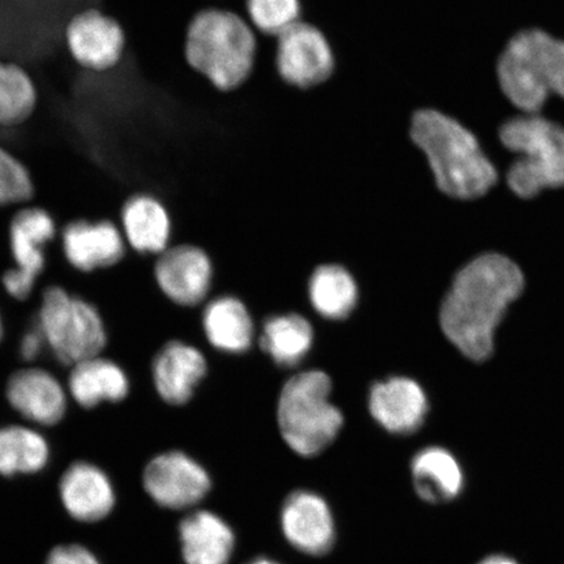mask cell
<instances>
[{"label": "cell", "mask_w": 564, "mask_h": 564, "mask_svg": "<svg viewBox=\"0 0 564 564\" xmlns=\"http://www.w3.org/2000/svg\"><path fill=\"white\" fill-rule=\"evenodd\" d=\"M523 289L524 274L511 259L486 253L471 260L442 303L444 335L471 361H485L492 355L499 323Z\"/></svg>", "instance_id": "cell-1"}, {"label": "cell", "mask_w": 564, "mask_h": 564, "mask_svg": "<svg viewBox=\"0 0 564 564\" xmlns=\"http://www.w3.org/2000/svg\"><path fill=\"white\" fill-rule=\"evenodd\" d=\"M408 135L426 160L435 187L451 199H481L498 185V169L476 133L447 112L415 110Z\"/></svg>", "instance_id": "cell-2"}, {"label": "cell", "mask_w": 564, "mask_h": 564, "mask_svg": "<svg viewBox=\"0 0 564 564\" xmlns=\"http://www.w3.org/2000/svg\"><path fill=\"white\" fill-rule=\"evenodd\" d=\"M183 55L212 88L230 94L243 87L256 69L257 33L239 13L208 7L188 21Z\"/></svg>", "instance_id": "cell-3"}, {"label": "cell", "mask_w": 564, "mask_h": 564, "mask_svg": "<svg viewBox=\"0 0 564 564\" xmlns=\"http://www.w3.org/2000/svg\"><path fill=\"white\" fill-rule=\"evenodd\" d=\"M496 77L520 115H541L550 98L564 101V40L533 26L513 33L498 55Z\"/></svg>", "instance_id": "cell-4"}, {"label": "cell", "mask_w": 564, "mask_h": 564, "mask_svg": "<svg viewBox=\"0 0 564 564\" xmlns=\"http://www.w3.org/2000/svg\"><path fill=\"white\" fill-rule=\"evenodd\" d=\"M497 137L514 160L506 185L519 199L531 200L546 189L564 188V126L542 115L507 118Z\"/></svg>", "instance_id": "cell-5"}, {"label": "cell", "mask_w": 564, "mask_h": 564, "mask_svg": "<svg viewBox=\"0 0 564 564\" xmlns=\"http://www.w3.org/2000/svg\"><path fill=\"white\" fill-rule=\"evenodd\" d=\"M333 380L327 372L295 373L282 387L278 423L282 440L293 453L314 457L333 444L344 426V414L330 403Z\"/></svg>", "instance_id": "cell-6"}, {"label": "cell", "mask_w": 564, "mask_h": 564, "mask_svg": "<svg viewBox=\"0 0 564 564\" xmlns=\"http://www.w3.org/2000/svg\"><path fill=\"white\" fill-rule=\"evenodd\" d=\"M37 328L55 358L70 366L100 356L108 341L97 308L59 286L46 289Z\"/></svg>", "instance_id": "cell-7"}, {"label": "cell", "mask_w": 564, "mask_h": 564, "mask_svg": "<svg viewBox=\"0 0 564 564\" xmlns=\"http://www.w3.org/2000/svg\"><path fill=\"white\" fill-rule=\"evenodd\" d=\"M336 52L322 28L301 20L276 37L274 68L288 87L312 90L336 74Z\"/></svg>", "instance_id": "cell-8"}, {"label": "cell", "mask_w": 564, "mask_h": 564, "mask_svg": "<svg viewBox=\"0 0 564 564\" xmlns=\"http://www.w3.org/2000/svg\"><path fill=\"white\" fill-rule=\"evenodd\" d=\"M55 223L47 210L24 208L13 216L10 246L17 267L7 271L3 285L17 300L30 297L35 281L45 268V246L55 237Z\"/></svg>", "instance_id": "cell-9"}, {"label": "cell", "mask_w": 564, "mask_h": 564, "mask_svg": "<svg viewBox=\"0 0 564 564\" xmlns=\"http://www.w3.org/2000/svg\"><path fill=\"white\" fill-rule=\"evenodd\" d=\"M143 484L158 505L171 510H186L208 496L212 481L208 471L193 457L171 451L148 463Z\"/></svg>", "instance_id": "cell-10"}, {"label": "cell", "mask_w": 564, "mask_h": 564, "mask_svg": "<svg viewBox=\"0 0 564 564\" xmlns=\"http://www.w3.org/2000/svg\"><path fill=\"white\" fill-rule=\"evenodd\" d=\"M66 45L79 65L95 73L115 68L123 58L126 34L116 19L98 10L77 13L66 26Z\"/></svg>", "instance_id": "cell-11"}, {"label": "cell", "mask_w": 564, "mask_h": 564, "mask_svg": "<svg viewBox=\"0 0 564 564\" xmlns=\"http://www.w3.org/2000/svg\"><path fill=\"white\" fill-rule=\"evenodd\" d=\"M281 527L289 544L303 554L326 555L335 545L333 512L316 492H292L282 505Z\"/></svg>", "instance_id": "cell-12"}, {"label": "cell", "mask_w": 564, "mask_h": 564, "mask_svg": "<svg viewBox=\"0 0 564 564\" xmlns=\"http://www.w3.org/2000/svg\"><path fill=\"white\" fill-rule=\"evenodd\" d=\"M154 276L161 291L176 305L196 306L207 297L214 267L200 247L181 245L160 253Z\"/></svg>", "instance_id": "cell-13"}, {"label": "cell", "mask_w": 564, "mask_h": 564, "mask_svg": "<svg viewBox=\"0 0 564 564\" xmlns=\"http://www.w3.org/2000/svg\"><path fill=\"white\" fill-rule=\"evenodd\" d=\"M368 404L373 421L397 435L419 432L429 413L425 391L406 377H391L373 384Z\"/></svg>", "instance_id": "cell-14"}, {"label": "cell", "mask_w": 564, "mask_h": 564, "mask_svg": "<svg viewBox=\"0 0 564 564\" xmlns=\"http://www.w3.org/2000/svg\"><path fill=\"white\" fill-rule=\"evenodd\" d=\"M208 364L193 345L171 341L154 357L152 377L160 398L171 405H185L206 378Z\"/></svg>", "instance_id": "cell-15"}, {"label": "cell", "mask_w": 564, "mask_h": 564, "mask_svg": "<svg viewBox=\"0 0 564 564\" xmlns=\"http://www.w3.org/2000/svg\"><path fill=\"white\" fill-rule=\"evenodd\" d=\"M6 397L24 419L42 426L56 425L67 411V397L59 380L42 369L13 373L7 383Z\"/></svg>", "instance_id": "cell-16"}, {"label": "cell", "mask_w": 564, "mask_h": 564, "mask_svg": "<svg viewBox=\"0 0 564 564\" xmlns=\"http://www.w3.org/2000/svg\"><path fill=\"white\" fill-rule=\"evenodd\" d=\"M63 252L68 263L83 272L121 262L124 236L110 221L79 220L67 225L62 236Z\"/></svg>", "instance_id": "cell-17"}, {"label": "cell", "mask_w": 564, "mask_h": 564, "mask_svg": "<svg viewBox=\"0 0 564 564\" xmlns=\"http://www.w3.org/2000/svg\"><path fill=\"white\" fill-rule=\"evenodd\" d=\"M59 491L65 509L83 523H96L116 506V492L105 471L89 463H75L63 475Z\"/></svg>", "instance_id": "cell-18"}, {"label": "cell", "mask_w": 564, "mask_h": 564, "mask_svg": "<svg viewBox=\"0 0 564 564\" xmlns=\"http://www.w3.org/2000/svg\"><path fill=\"white\" fill-rule=\"evenodd\" d=\"M180 539L186 564H228L236 546L227 521L209 511L187 514L180 525Z\"/></svg>", "instance_id": "cell-19"}, {"label": "cell", "mask_w": 564, "mask_h": 564, "mask_svg": "<svg viewBox=\"0 0 564 564\" xmlns=\"http://www.w3.org/2000/svg\"><path fill=\"white\" fill-rule=\"evenodd\" d=\"M123 236L141 253H160L167 249L172 236V218L156 196L137 194L122 209Z\"/></svg>", "instance_id": "cell-20"}, {"label": "cell", "mask_w": 564, "mask_h": 564, "mask_svg": "<svg viewBox=\"0 0 564 564\" xmlns=\"http://www.w3.org/2000/svg\"><path fill=\"white\" fill-rule=\"evenodd\" d=\"M68 390L77 404L95 408L104 401L118 403L124 400L130 391V382L121 366L97 356L73 366Z\"/></svg>", "instance_id": "cell-21"}, {"label": "cell", "mask_w": 564, "mask_h": 564, "mask_svg": "<svg viewBox=\"0 0 564 564\" xmlns=\"http://www.w3.org/2000/svg\"><path fill=\"white\" fill-rule=\"evenodd\" d=\"M203 329L212 347L229 355H242L252 345V317L245 303L231 295L208 303L203 313Z\"/></svg>", "instance_id": "cell-22"}, {"label": "cell", "mask_w": 564, "mask_h": 564, "mask_svg": "<svg viewBox=\"0 0 564 564\" xmlns=\"http://www.w3.org/2000/svg\"><path fill=\"white\" fill-rule=\"evenodd\" d=\"M414 490L427 503H447L463 490L460 464L449 451L427 447L413 457L411 464Z\"/></svg>", "instance_id": "cell-23"}, {"label": "cell", "mask_w": 564, "mask_h": 564, "mask_svg": "<svg viewBox=\"0 0 564 564\" xmlns=\"http://www.w3.org/2000/svg\"><path fill=\"white\" fill-rule=\"evenodd\" d=\"M358 297L355 278L341 265H319L308 280L310 303L315 312L326 319H347L355 312Z\"/></svg>", "instance_id": "cell-24"}, {"label": "cell", "mask_w": 564, "mask_h": 564, "mask_svg": "<svg viewBox=\"0 0 564 564\" xmlns=\"http://www.w3.org/2000/svg\"><path fill=\"white\" fill-rule=\"evenodd\" d=\"M314 345L312 323L300 314L274 315L268 319L260 347L281 368H294L306 358Z\"/></svg>", "instance_id": "cell-25"}, {"label": "cell", "mask_w": 564, "mask_h": 564, "mask_svg": "<svg viewBox=\"0 0 564 564\" xmlns=\"http://www.w3.org/2000/svg\"><path fill=\"white\" fill-rule=\"evenodd\" d=\"M51 449L44 436L24 426L0 429V475H31L46 467Z\"/></svg>", "instance_id": "cell-26"}, {"label": "cell", "mask_w": 564, "mask_h": 564, "mask_svg": "<svg viewBox=\"0 0 564 564\" xmlns=\"http://www.w3.org/2000/svg\"><path fill=\"white\" fill-rule=\"evenodd\" d=\"M37 100L30 74L17 63L0 61V126L24 123L33 115Z\"/></svg>", "instance_id": "cell-27"}, {"label": "cell", "mask_w": 564, "mask_h": 564, "mask_svg": "<svg viewBox=\"0 0 564 564\" xmlns=\"http://www.w3.org/2000/svg\"><path fill=\"white\" fill-rule=\"evenodd\" d=\"M247 21L253 31L279 37L302 20V0H245Z\"/></svg>", "instance_id": "cell-28"}, {"label": "cell", "mask_w": 564, "mask_h": 564, "mask_svg": "<svg viewBox=\"0 0 564 564\" xmlns=\"http://www.w3.org/2000/svg\"><path fill=\"white\" fill-rule=\"evenodd\" d=\"M33 181L23 162L0 147V207L30 200Z\"/></svg>", "instance_id": "cell-29"}, {"label": "cell", "mask_w": 564, "mask_h": 564, "mask_svg": "<svg viewBox=\"0 0 564 564\" xmlns=\"http://www.w3.org/2000/svg\"><path fill=\"white\" fill-rule=\"evenodd\" d=\"M46 564H100L96 556L80 545L58 546L53 550Z\"/></svg>", "instance_id": "cell-30"}, {"label": "cell", "mask_w": 564, "mask_h": 564, "mask_svg": "<svg viewBox=\"0 0 564 564\" xmlns=\"http://www.w3.org/2000/svg\"><path fill=\"white\" fill-rule=\"evenodd\" d=\"M45 345L44 336H42L39 328L35 327V329L26 333L23 340H21L20 355L25 361H34V359L41 355Z\"/></svg>", "instance_id": "cell-31"}, {"label": "cell", "mask_w": 564, "mask_h": 564, "mask_svg": "<svg viewBox=\"0 0 564 564\" xmlns=\"http://www.w3.org/2000/svg\"><path fill=\"white\" fill-rule=\"evenodd\" d=\"M478 564H518L506 555H490Z\"/></svg>", "instance_id": "cell-32"}, {"label": "cell", "mask_w": 564, "mask_h": 564, "mask_svg": "<svg viewBox=\"0 0 564 564\" xmlns=\"http://www.w3.org/2000/svg\"><path fill=\"white\" fill-rule=\"evenodd\" d=\"M247 564H280V563L274 562L272 560H268V558H257Z\"/></svg>", "instance_id": "cell-33"}, {"label": "cell", "mask_w": 564, "mask_h": 564, "mask_svg": "<svg viewBox=\"0 0 564 564\" xmlns=\"http://www.w3.org/2000/svg\"><path fill=\"white\" fill-rule=\"evenodd\" d=\"M2 337H3V322H2V316H0V341H2Z\"/></svg>", "instance_id": "cell-34"}]
</instances>
